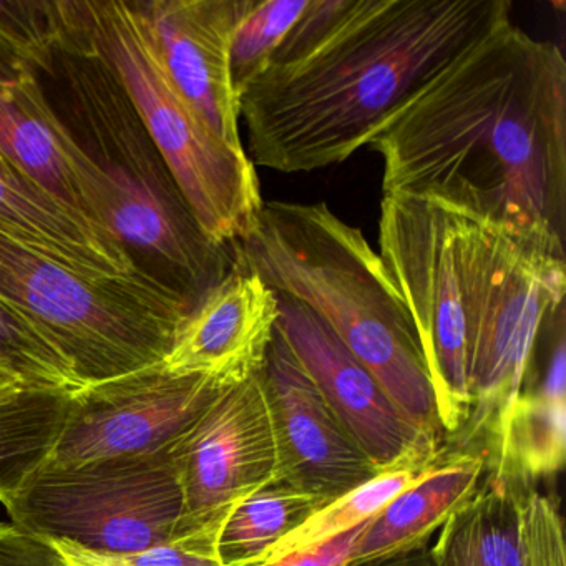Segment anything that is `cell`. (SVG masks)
Here are the masks:
<instances>
[{
  "label": "cell",
  "instance_id": "obj_1",
  "mask_svg": "<svg viewBox=\"0 0 566 566\" xmlns=\"http://www.w3.org/2000/svg\"><path fill=\"white\" fill-rule=\"evenodd\" d=\"M413 195L566 261V61L512 21L449 65L369 145Z\"/></svg>",
  "mask_w": 566,
  "mask_h": 566
},
{
  "label": "cell",
  "instance_id": "obj_2",
  "mask_svg": "<svg viewBox=\"0 0 566 566\" xmlns=\"http://www.w3.org/2000/svg\"><path fill=\"white\" fill-rule=\"evenodd\" d=\"M510 11L509 0H353L306 57L241 92L250 160L280 174L343 164Z\"/></svg>",
  "mask_w": 566,
  "mask_h": 566
},
{
  "label": "cell",
  "instance_id": "obj_3",
  "mask_svg": "<svg viewBox=\"0 0 566 566\" xmlns=\"http://www.w3.org/2000/svg\"><path fill=\"white\" fill-rule=\"evenodd\" d=\"M234 253L271 290L316 314L403 416L443 443L416 333L379 253L326 203L264 201Z\"/></svg>",
  "mask_w": 566,
  "mask_h": 566
},
{
  "label": "cell",
  "instance_id": "obj_4",
  "mask_svg": "<svg viewBox=\"0 0 566 566\" xmlns=\"http://www.w3.org/2000/svg\"><path fill=\"white\" fill-rule=\"evenodd\" d=\"M55 8L72 41L101 61L127 95L205 238L217 247L240 243L264 205L253 161L221 140L181 97L145 4L108 0Z\"/></svg>",
  "mask_w": 566,
  "mask_h": 566
},
{
  "label": "cell",
  "instance_id": "obj_5",
  "mask_svg": "<svg viewBox=\"0 0 566 566\" xmlns=\"http://www.w3.org/2000/svg\"><path fill=\"white\" fill-rule=\"evenodd\" d=\"M0 293L38 317L85 384L157 366L195 301L140 270L92 276L0 227Z\"/></svg>",
  "mask_w": 566,
  "mask_h": 566
},
{
  "label": "cell",
  "instance_id": "obj_6",
  "mask_svg": "<svg viewBox=\"0 0 566 566\" xmlns=\"http://www.w3.org/2000/svg\"><path fill=\"white\" fill-rule=\"evenodd\" d=\"M479 223L413 195H384L379 258L426 360L443 442L469 416L473 250Z\"/></svg>",
  "mask_w": 566,
  "mask_h": 566
},
{
  "label": "cell",
  "instance_id": "obj_7",
  "mask_svg": "<svg viewBox=\"0 0 566 566\" xmlns=\"http://www.w3.org/2000/svg\"><path fill=\"white\" fill-rule=\"evenodd\" d=\"M566 261L479 223L473 250V323L469 416L443 442L447 457H480L499 465L506 420L522 389L536 337L565 304Z\"/></svg>",
  "mask_w": 566,
  "mask_h": 566
},
{
  "label": "cell",
  "instance_id": "obj_8",
  "mask_svg": "<svg viewBox=\"0 0 566 566\" xmlns=\"http://www.w3.org/2000/svg\"><path fill=\"white\" fill-rule=\"evenodd\" d=\"M0 503L32 535L107 555L174 542L184 516L170 449L72 467L44 462Z\"/></svg>",
  "mask_w": 566,
  "mask_h": 566
},
{
  "label": "cell",
  "instance_id": "obj_9",
  "mask_svg": "<svg viewBox=\"0 0 566 566\" xmlns=\"http://www.w3.org/2000/svg\"><path fill=\"white\" fill-rule=\"evenodd\" d=\"M170 453L184 495L178 538L208 536L218 543L234 506L276 480V443L261 373L223 387Z\"/></svg>",
  "mask_w": 566,
  "mask_h": 566
},
{
  "label": "cell",
  "instance_id": "obj_10",
  "mask_svg": "<svg viewBox=\"0 0 566 566\" xmlns=\"http://www.w3.org/2000/svg\"><path fill=\"white\" fill-rule=\"evenodd\" d=\"M227 386L178 377L160 364L88 384L69 399L57 443L45 462L72 467L170 449Z\"/></svg>",
  "mask_w": 566,
  "mask_h": 566
},
{
  "label": "cell",
  "instance_id": "obj_11",
  "mask_svg": "<svg viewBox=\"0 0 566 566\" xmlns=\"http://www.w3.org/2000/svg\"><path fill=\"white\" fill-rule=\"evenodd\" d=\"M261 379L276 443L274 482L329 503L379 473L334 416L277 327Z\"/></svg>",
  "mask_w": 566,
  "mask_h": 566
},
{
  "label": "cell",
  "instance_id": "obj_12",
  "mask_svg": "<svg viewBox=\"0 0 566 566\" xmlns=\"http://www.w3.org/2000/svg\"><path fill=\"white\" fill-rule=\"evenodd\" d=\"M277 303V329L334 416L379 472L419 450L443 447L403 416L376 377L316 314L281 294Z\"/></svg>",
  "mask_w": 566,
  "mask_h": 566
},
{
  "label": "cell",
  "instance_id": "obj_13",
  "mask_svg": "<svg viewBox=\"0 0 566 566\" xmlns=\"http://www.w3.org/2000/svg\"><path fill=\"white\" fill-rule=\"evenodd\" d=\"M280 319L277 294L233 250L230 270L181 319L160 366L233 386L260 374Z\"/></svg>",
  "mask_w": 566,
  "mask_h": 566
},
{
  "label": "cell",
  "instance_id": "obj_14",
  "mask_svg": "<svg viewBox=\"0 0 566 566\" xmlns=\"http://www.w3.org/2000/svg\"><path fill=\"white\" fill-rule=\"evenodd\" d=\"M250 0H157L145 4L161 61L181 97L233 148L240 101L230 71L231 38Z\"/></svg>",
  "mask_w": 566,
  "mask_h": 566
},
{
  "label": "cell",
  "instance_id": "obj_15",
  "mask_svg": "<svg viewBox=\"0 0 566 566\" xmlns=\"http://www.w3.org/2000/svg\"><path fill=\"white\" fill-rule=\"evenodd\" d=\"M566 457L565 307L539 329L522 389L506 420L493 475L535 486L562 472Z\"/></svg>",
  "mask_w": 566,
  "mask_h": 566
},
{
  "label": "cell",
  "instance_id": "obj_16",
  "mask_svg": "<svg viewBox=\"0 0 566 566\" xmlns=\"http://www.w3.org/2000/svg\"><path fill=\"white\" fill-rule=\"evenodd\" d=\"M0 227L81 273L128 276L142 270L101 224L15 167L0 170Z\"/></svg>",
  "mask_w": 566,
  "mask_h": 566
},
{
  "label": "cell",
  "instance_id": "obj_17",
  "mask_svg": "<svg viewBox=\"0 0 566 566\" xmlns=\"http://www.w3.org/2000/svg\"><path fill=\"white\" fill-rule=\"evenodd\" d=\"M485 473V460L480 457L439 463L367 522L350 565L382 562L429 546L433 533L470 500Z\"/></svg>",
  "mask_w": 566,
  "mask_h": 566
},
{
  "label": "cell",
  "instance_id": "obj_18",
  "mask_svg": "<svg viewBox=\"0 0 566 566\" xmlns=\"http://www.w3.org/2000/svg\"><path fill=\"white\" fill-rule=\"evenodd\" d=\"M535 486L485 473L479 489L437 532L433 566H523L522 522Z\"/></svg>",
  "mask_w": 566,
  "mask_h": 566
},
{
  "label": "cell",
  "instance_id": "obj_19",
  "mask_svg": "<svg viewBox=\"0 0 566 566\" xmlns=\"http://www.w3.org/2000/svg\"><path fill=\"white\" fill-rule=\"evenodd\" d=\"M446 460H449V457L443 452V447L413 452L402 462L380 470L377 475L364 482L363 485L326 503L303 525L297 526L294 532L284 536L266 553L247 565H266V563L276 562V559L293 555V553L304 552V549L313 548V546L329 542L343 533L350 532L377 515L402 490L422 479L427 472L436 469Z\"/></svg>",
  "mask_w": 566,
  "mask_h": 566
},
{
  "label": "cell",
  "instance_id": "obj_20",
  "mask_svg": "<svg viewBox=\"0 0 566 566\" xmlns=\"http://www.w3.org/2000/svg\"><path fill=\"white\" fill-rule=\"evenodd\" d=\"M0 155L29 180L81 210L61 145L39 108L38 84L28 74L0 78Z\"/></svg>",
  "mask_w": 566,
  "mask_h": 566
},
{
  "label": "cell",
  "instance_id": "obj_21",
  "mask_svg": "<svg viewBox=\"0 0 566 566\" xmlns=\"http://www.w3.org/2000/svg\"><path fill=\"white\" fill-rule=\"evenodd\" d=\"M327 502L281 482H271L238 503L221 526V566H241L266 553Z\"/></svg>",
  "mask_w": 566,
  "mask_h": 566
},
{
  "label": "cell",
  "instance_id": "obj_22",
  "mask_svg": "<svg viewBox=\"0 0 566 566\" xmlns=\"http://www.w3.org/2000/svg\"><path fill=\"white\" fill-rule=\"evenodd\" d=\"M69 399L67 394L31 389L0 399V496L18 489L51 457Z\"/></svg>",
  "mask_w": 566,
  "mask_h": 566
},
{
  "label": "cell",
  "instance_id": "obj_23",
  "mask_svg": "<svg viewBox=\"0 0 566 566\" xmlns=\"http://www.w3.org/2000/svg\"><path fill=\"white\" fill-rule=\"evenodd\" d=\"M0 363L31 390L74 396L87 386L57 337L4 293H0Z\"/></svg>",
  "mask_w": 566,
  "mask_h": 566
},
{
  "label": "cell",
  "instance_id": "obj_24",
  "mask_svg": "<svg viewBox=\"0 0 566 566\" xmlns=\"http://www.w3.org/2000/svg\"><path fill=\"white\" fill-rule=\"evenodd\" d=\"M306 6L307 0H250L231 38L230 71L238 101L241 92L266 71Z\"/></svg>",
  "mask_w": 566,
  "mask_h": 566
},
{
  "label": "cell",
  "instance_id": "obj_25",
  "mask_svg": "<svg viewBox=\"0 0 566 566\" xmlns=\"http://www.w3.org/2000/svg\"><path fill=\"white\" fill-rule=\"evenodd\" d=\"M51 543L69 566H221L217 539L208 536H181L165 545L124 555L88 552L67 542Z\"/></svg>",
  "mask_w": 566,
  "mask_h": 566
},
{
  "label": "cell",
  "instance_id": "obj_26",
  "mask_svg": "<svg viewBox=\"0 0 566 566\" xmlns=\"http://www.w3.org/2000/svg\"><path fill=\"white\" fill-rule=\"evenodd\" d=\"M350 2L353 0H307L306 8L274 52L270 65L291 64L306 57L336 29Z\"/></svg>",
  "mask_w": 566,
  "mask_h": 566
},
{
  "label": "cell",
  "instance_id": "obj_27",
  "mask_svg": "<svg viewBox=\"0 0 566 566\" xmlns=\"http://www.w3.org/2000/svg\"><path fill=\"white\" fill-rule=\"evenodd\" d=\"M0 566H69L54 545L14 523H0Z\"/></svg>",
  "mask_w": 566,
  "mask_h": 566
},
{
  "label": "cell",
  "instance_id": "obj_28",
  "mask_svg": "<svg viewBox=\"0 0 566 566\" xmlns=\"http://www.w3.org/2000/svg\"><path fill=\"white\" fill-rule=\"evenodd\" d=\"M369 522V520H367ZM366 523L356 526L350 532L343 533L329 542L321 543L304 552L293 553L266 565H243V566H350L354 548L357 539L363 535Z\"/></svg>",
  "mask_w": 566,
  "mask_h": 566
},
{
  "label": "cell",
  "instance_id": "obj_29",
  "mask_svg": "<svg viewBox=\"0 0 566 566\" xmlns=\"http://www.w3.org/2000/svg\"><path fill=\"white\" fill-rule=\"evenodd\" d=\"M350 566H433V563L432 558H430L429 546H423V548L413 549V552L394 556V558L382 559V562H370Z\"/></svg>",
  "mask_w": 566,
  "mask_h": 566
},
{
  "label": "cell",
  "instance_id": "obj_30",
  "mask_svg": "<svg viewBox=\"0 0 566 566\" xmlns=\"http://www.w3.org/2000/svg\"><path fill=\"white\" fill-rule=\"evenodd\" d=\"M24 389L25 387L21 386V384H0V399L21 392Z\"/></svg>",
  "mask_w": 566,
  "mask_h": 566
},
{
  "label": "cell",
  "instance_id": "obj_31",
  "mask_svg": "<svg viewBox=\"0 0 566 566\" xmlns=\"http://www.w3.org/2000/svg\"><path fill=\"white\" fill-rule=\"evenodd\" d=\"M14 167L11 161L6 160L2 155H0V170H9V168Z\"/></svg>",
  "mask_w": 566,
  "mask_h": 566
},
{
  "label": "cell",
  "instance_id": "obj_32",
  "mask_svg": "<svg viewBox=\"0 0 566 566\" xmlns=\"http://www.w3.org/2000/svg\"><path fill=\"white\" fill-rule=\"evenodd\" d=\"M0 78H12L4 69L0 67Z\"/></svg>",
  "mask_w": 566,
  "mask_h": 566
}]
</instances>
